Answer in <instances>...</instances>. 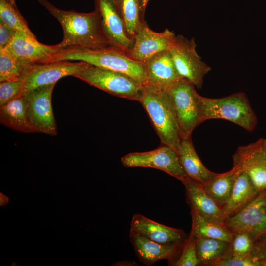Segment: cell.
Instances as JSON below:
<instances>
[{"label":"cell","mask_w":266,"mask_h":266,"mask_svg":"<svg viewBox=\"0 0 266 266\" xmlns=\"http://www.w3.org/2000/svg\"><path fill=\"white\" fill-rule=\"evenodd\" d=\"M16 31L0 20V50L5 48L10 43Z\"/></svg>","instance_id":"33"},{"label":"cell","mask_w":266,"mask_h":266,"mask_svg":"<svg viewBox=\"0 0 266 266\" xmlns=\"http://www.w3.org/2000/svg\"><path fill=\"white\" fill-rule=\"evenodd\" d=\"M196 250L199 265L213 266L227 253L230 243L204 237L196 238Z\"/></svg>","instance_id":"25"},{"label":"cell","mask_w":266,"mask_h":266,"mask_svg":"<svg viewBox=\"0 0 266 266\" xmlns=\"http://www.w3.org/2000/svg\"><path fill=\"white\" fill-rule=\"evenodd\" d=\"M181 182L186 189L187 202L193 210L205 220L224 224L227 217L222 207L204 190L202 184L186 177Z\"/></svg>","instance_id":"16"},{"label":"cell","mask_w":266,"mask_h":266,"mask_svg":"<svg viewBox=\"0 0 266 266\" xmlns=\"http://www.w3.org/2000/svg\"><path fill=\"white\" fill-rule=\"evenodd\" d=\"M256 241L247 233H234L233 239L230 243L227 253L225 256L234 258L246 257L251 253L255 246Z\"/></svg>","instance_id":"29"},{"label":"cell","mask_w":266,"mask_h":266,"mask_svg":"<svg viewBox=\"0 0 266 266\" xmlns=\"http://www.w3.org/2000/svg\"><path fill=\"white\" fill-rule=\"evenodd\" d=\"M242 171L239 166L233 164V167L230 171L217 174L202 186L206 192L222 208L227 202L235 180Z\"/></svg>","instance_id":"23"},{"label":"cell","mask_w":266,"mask_h":266,"mask_svg":"<svg viewBox=\"0 0 266 266\" xmlns=\"http://www.w3.org/2000/svg\"><path fill=\"white\" fill-rule=\"evenodd\" d=\"M114 0L115 3L116 4V5H117V6L118 7L119 9H120L121 0Z\"/></svg>","instance_id":"37"},{"label":"cell","mask_w":266,"mask_h":266,"mask_svg":"<svg viewBox=\"0 0 266 266\" xmlns=\"http://www.w3.org/2000/svg\"><path fill=\"white\" fill-rule=\"evenodd\" d=\"M0 20L10 27L36 37L18 10L16 4L7 0H0Z\"/></svg>","instance_id":"28"},{"label":"cell","mask_w":266,"mask_h":266,"mask_svg":"<svg viewBox=\"0 0 266 266\" xmlns=\"http://www.w3.org/2000/svg\"><path fill=\"white\" fill-rule=\"evenodd\" d=\"M264 143L265 149H266V139H264Z\"/></svg>","instance_id":"39"},{"label":"cell","mask_w":266,"mask_h":266,"mask_svg":"<svg viewBox=\"0 0 266 266\" xmlns=\"http://www.w3.org/2000/svg\"><path fill=\"white\" fill-rule=\"evenodd\" d=\"M141 0V3L142 10L143 13H144L146 6L149 0Z\"/></svg>","instance_id":"36"},{"label":"cell","mask_w":266,"mask_h":266,"mask_svg":"<svg viewBox=\"0 0 266 266\" xmlns=\"http://www.w3.org/2000/svg\"><path fill=\"white\" fill-rule=\"evenodd\" d=\"M5 48L18 58L33 64L51 62L54 57L63 49L57 44H42L36 37L19 31H16Z\"/></svg>","instance_id":"15"},{"label":"cell","mask_w":266,"mask_h":266,"mask_svg":"<svg viewBox=\"0 0 266 266\" xmlns=\"http://www.w3.org/2000/svg\"><path fill=\"white\" fill-rule=\"evenodd\" d=\"M120 10L130 37L133 40L144 22L140 0H121Z\"/></svg>","instance_id":"27"},{"label":"cell","mask_w":266,"mask_h":266,"mask_svg":"<svg viewBox=\"0 0 266 266\" xmlns=\"http://www.w3.org/2000/svg\"><path fill=\"white\" fill-rule=\"evenodd\" d=\"M0 122L17 131L35 133L29 117L26 99L21 94L0 107Z\"/></svg>","instance_id":"20"},{"label":"cell","mask_w":266,"mask_h":266,"mask_svg":"<svg viewBox=\"0 0 266 266\" xmlns=\"http://www.w3.org/2000/svg\"><path fill=\"white\" fill-rule=\"evenodd\" d=\"M251 254L261 263L262 266H266V240L261 244L255 245Z\"/></svg>","instance_id":"34"},{"label":"cell","mask_w":266,"mask_h":266,"mask_svg":"<svg viewBox=\"0 0 266 266\" xmlns=\"http://www.w3.org/2000/svg\"><path fill=\"white\" fill-rule=\"evenodd\" d=\"M62 60L46 63L32 64L23 77L21 95L42 86L56 84L61 78L73 76L83 70L88 63Z\"/></svg>","instance_id":"9"},{"label":"cell","mask_w":266,"mask_h":266,"mask_svg":"<svg viewBox=\"0 0 266 266\" xmlns=\"http://www.w3.org/2000/svg\"><path fill=\"white\" fill-rule=\"evenodd\" d=\"M8 197L0 193V206L6 204L8 202Z\"/></svg>","instance_id":"35"},{"label":"cell","mask_w":266,"mask_h":266,"mask_svg":"<svg viewBox=\"0 0 266 266\" xmlns=\"http://www.w3.org/2000/svg\"><path fill=\"white\" fill-rule=\"evenodd\" d=\"M177 153L183 169L189 178L204 184L218 174L210 171L202 164L191 138L181 139Z\"/></svg>","instance_id":"21"},{"label":"cell","mask_w":266,"mask_h":266,"mask_svg":"<svg viewBox=\"0 0 266 266\" xmlns=\"http://www.w3.org/2000/svg\"><path fill=\"white\" fill-rule=\"evenodd\" d=\"M126 167H149L163 171L181 182L187 176L177 152L165 144L151 151L133 152L121 158Z\"/></svg>","instance_id":"8"},{"label":"cell","mask_w":266,"mask_h":266,"mask_svg":"<svg viewBox=\"0 0 266 266\" xmlns=\"http://www.w3.org/2000/svg\"><path fill=\"white\" fill-rule=\"evenodd\" d=\"M129 239L137 257L146 265H153L163 259L170 261L181 246L160 244L131 231H130Z\"/></svg>","instance_id":"19"},{"label":"cell","mask_w":266,"mask_h":266,"mask_svg":"<svg viewBox=\"0 0 266 266\" xmlns=\"http://www.w3.org/2000/svg\"><path fill=\"white\" fill-rule=\"evenodd\" d=\"M8 0L9 2H11V3L13 4H16L15 0Z\"/></svg>","instance_id":"38"},{"label":"cell","mask_w":266,"mask_h":266,"mask_svg":"<svg viewBox=\"0 0 266 266\" xmlns=\"http://www.w3.org/2000/svg\"><path fill=\"white\" fill-rule=\"evenodd\" d=\"M237 164L260 192L266 189V150L264 139L240 146L233 156Z\"/></svg>","instance_id":"14"},{"label":"cell","mask_w":266,"mask_h":266,"mask_svg":"<svg viewBox=\"0 0 266 266\" xmlns=\"http://www.w3.org/2000/svg\"><path fill=\"white\" fill-rule=\"evenodd\" d=\"M194 38L188 40L181 35L176 36L170 49L176 69L182 78L201 88L204 76L211 69L198 54Z\"/></svg>","instance_id":"7"},{"label":"cell","mask_w":266,"mask_h":266,"mask_svg":"<svg viewBox=\"0 0 266 266\" xmlns=\"http://www.w3.org/2000/svg\"><path fill=\"white\" fill-rule=\"evenodd\" d=\"M192 229L190 235L199 237L214 238L230 243L233 233L224 224L208 221L193 210H191Z\"/></svg>","instance_id":"24"},{"label":"cell","mask_w":266,"mask_h":266,"mask_svg":"<svg viewBox=\"0 0 266 266\" xmlns=\"http://www.w3.org/2000/svg\"><path fill=\"white\" fill-rule=\"evenodd\" d=\"M62 60L85 62L127 75L143 85L146 84L144 64L130 58L124 52L112 46L97 50L78 47L66 48L51 62Z\"/></svg>","instance_id":"2"},{"label":"cell","mask_w":266,"mask_h":266,"mask_svg":"<svg viewBox=\"0 0 266 266\" xmlns=\"http://www.w3.org/2000/svg\"><path fill=\"white\" fill-rule=\"evenodd\" d=\"M95 8L101 17L102 31L111 46L125 53L132 47L133 40L129 36L120 9L114 0H94Z\"/></svg>","instance_id":"13"},{"label":"cell","mask_w":266,"mask_h":266,"mask_svg":"<svg viewBox=\"0 0 266 266\" xmlns=\"http://www.w3.org/2000/svg\"><path fill=\"white\" fill-rule=\"evenodd\" d=\"M215 266H259L261 263L251 254L242 258L224 256L217 261Z\"/></svg>","instance_id":"32"},{"label":"cell","mask_w":266,"mask_h":266,"mask_svg":"<svg viewBox=\"0 0 266 266\" xmlns=\"http://www.w3.org/2000/svg\"><path fill=\"white\" fill-rule=\"evenodd\" d=\"M74 77L111 95L137 101L143 86L127 75L89 64Z\"/></svg>","instance_id":"5"},{"label":"cell","mask_w":266,"mask_h":266,"mask_svg":"<svg viewBox=\"0 0 266 266\" xmlns=\"http://www.w3.org/2000/svg\"><path fill=\"white\" fill-rule=\"evenodd\" d=\"M38 2L60 23L63 32L62 40L57 45L61 48L78 47L93 50L111 46L101 25L99 11L78 12L60 9L48 0Z\"/></svg>","instance_id":"1"},{"label":"cell","mask_w":266,"mask_h":266,"mask_svg":"<svg viewBox=\"0 0 266 266\" xmlns=\"http://www.w3.org/2000/svg\"><path fill=\"white\" fill-rule=\"evenodd\" d=\"M130 231L165 245H182L186 238L183 231L159 223L138 213L132 217Z\"/></svg>","instance_id":"17"},{"label":"cell","mask_w":266,"mask_h":266,"mask_svg":"<svg viewBox=\"0 0 266 266\" xmlns=\"http://www.w3.org/2000/svg\"><path fill=\"white\" fill-rule=\"evenodd\" d=\"M138 102L147 112L161 144L178 152L181 138L167 91L144 85Z\"/></svg>","instance_id":"3"},{"label":"cell","mask_w":266,"mask_h":266,"mask_svg":"<svg viewBox=\"0 0 266 266\" xmlns=\"http://www.w3.org/2000/svg\"><path fill=\"white\" fill-rule=\"evenodd\" d=\"M196 238L189 236L179 259L174 263L175 266H196L199 265L196 250Z\"/></svg>","instance_id":"31"},{"label":"cell","mask_w":266,"mask_h":266,"mask_svg":"<svg viewBox=\"0 0 266 266\" xmlns=\"http://www.w3.org/2000/svg\"><path fill=\"white\" fill-rule=\"evenodd\" d=\"M23 79L0 82V107L21 94Z\"/></svg>","instance_id":"30"},{"label":"cell","mask_w":266,"mask_h":266,"mask_svg":"<svg viewBox=\"0 0 266 266\" xmlns=\"http://www.w3.org/2000/svg\"><path fill=\"white\" fill-rule=\"evenodd\" d=\"M55 84L37 88L23 95L26 99L31 123L35 132L57 134L52 107V94Z\"/></svg>","instance_id":"11"},{"label":"cell","mask_w":266,"mask_h":266,"mask_svg":"<svg viewBox=\"0 0 266 266\" xmlns=\"http://www.w3.org/2000/svg\"><path fill=\"white\" fill-rule=\"evenodd\" d=\"M233 233L245 232L256 240L266 235V189L224 223Z\"/></svg>","instance_id":"10"},{"label":"cell","mask_w":266,"mask_h":266,"mask_svg":"<svg viewBox=\"0 0 266 266\" xmlns=\"http://www.w3.org/2000/svg\"><path fill=\"white\" fill-rule=\"evenodd\" d=\"M197 100L202 122L211 119H222L233 122L249 132L256 126V115L243 92L220 98H206L198 93Z\"/></svg>","instance_id":"4"},{"label":"cell","mask_w":266,"mask_h":266,"mask_svg":"<svg viewBox=\"0 0 266 266\" xmlns=\"http://www.w3.org/2000/svg\"><path fill=\"white\" fill-rule=\"evenodd\" d=\"M175 37L169 30L156 32L144 22L134 37L132 47L126 54L130 58L144 64L155 55L170 50Z\"/></svg>","instance_id":"12"},{"label":"cell","mask_w":266,"mask_h":266,"mask_svg":"<svg viewBox=\"0 0 266 266\" xmlns=\"http://www.w3.org/2000/svg\"><path fill=\"white\" fill-rule=\"evenodd\" d=\"M195 87L192 83L181 78L167 90L181 139L191 138L194 129L202 122Z\"/></svg>","instance_id":"6"},{"label":"cell","mask_w":266,"mask_h":266,"mask_svg":"<svg viewBox=\"0 0 266 266\" xmlns=\"http://www.w3.org/2000/svg\"><path fill=\"white\" fill-rule=\"evenodd\" d=\"M260 192L242 171L236 178L230 196L222 209L227 218L242 208Z\"/></svg>","instance_id":"22"},{"label":"cell","mask_w":266,"mask_h":266,"mask_svg":"<svg viewBox=\"0 0 266 266\" xmlns=\"http://www.w3.org/2000/svg\"><path fill=\"white\" fill-rule=\"evenodd\" d=\"M144 65L145 84L159 89L167 91L181 78L176 69L169 50L155 55L144 63Z\"/></svg>","instance_id":"18"},{"label":"cell","mask_w":266,"mask_h":266,"mask_svg":"<svg viewBox=\"0 0 266 266\" xmlns=\"http://www.w3.org/2000/svg\"><path fill=\"white\" fill-rule=\"evenodd\" d=\"M31 63L21 60L6 48L0 50V82L22 79Z\"/></svg>","instance_id":"26"}]
</instances>
